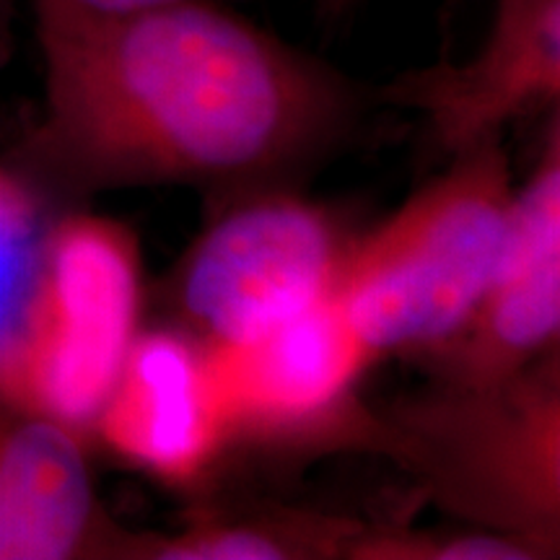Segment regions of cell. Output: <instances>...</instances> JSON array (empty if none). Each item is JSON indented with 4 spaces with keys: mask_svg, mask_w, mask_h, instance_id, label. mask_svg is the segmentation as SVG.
<instances>
[{
    "mask_svg": "<svg viewBox=\"0 0 560 560\" xmlns=\"http://www.w3.org/2000/svg\"><path fill=\"white\" fill-rule=\"evenodd\" d=\"M89 441L0 402V560H125L132 527L109 514Z\"/></svg>",
    "mask_w": 560,
    "mask_h": 560,
    "instance_id": "obj_10",
    "label": "cell"
},
{
    "mask_svg": "<svg viewBox=\"0 0 560 560\" xmlns=\"http://www.w3.org/2000/svg\"><path fill=\"white\" fill-rule=\"evenodd\" d=\"M13 21H16V5L13 0H0V68L13 55Z\"/></svg>",
    "mask_w": 560,
    "mask_h": 560,
    "instance_id": "obj_15",
    "label": "cell"
},
{
    "mask_svg": "<svg viewBox=\"0 0 560 560\" xmlns=\"http://www.w3.org/2000/svg\"><path fill=\"white\" fill-rule=\"evenodd\" d=\"M32 3L42 107L3 161L52 210L132 187H293L384 109L374 89L206 0Z\"/></svg>",
    "mask_w": 560,
    "mask_h": 560,
    "instance_id": "obj_1",
    "label": "cell"
},
{
    "mask_svg": "<svg viewBox=\"0 0 560 560\" xmlns=\"http://www.w3.org/2000/svg\"><path fill=\"white\" fill-rule=\"evenodd\" d=\"M560 122L552 112L540 156L516 182L506 236L486 289L459 330L420 359L441 384L509 380L558 350Z\"/></svg>",
    "mask_w": 560,
    "mask_h": 560,
    "instance_id": "obj_7",
    "label": "cell"
},
{
    "mask_svg": "<svg viewBox=\"0 0 560 560\" xmlns=\"http://www.w3.org/2000/svg\"><path fill=\"white\" fill-rule=\"evenodd\" d=\"M384 109L423 117L446 156L503 140L509 125L560 102V0H495L467 60L408 68L374 89Z\"/></svg>",
    "mask_w": 560,
    "mask_h": 560,
    "instance_id": "obj_8",
    "label": "cell"
},
{
    "mask_svg": "<svg viewBox=\"0 0 560 560\" xmlns=\"http://www.w3.org/2000/svg\"><path fill=\"white\" fill-rule=\"evenodd\" d=\"M143 280L130 226L81 206L55 210L0 335V402L89 441L143 330Z\"/></svg>",
    "mask_w": 560,
    "mask_h": 560,
    "instance_id": "obj_4",
    "label": "cell"
},
{
    "mask_svg": "<svg viewBox=\"0 0 560 560\" xmlns=\"http://www.w3.org/2000/svg\"><path fill=\"white\" fill-rule=\"evenodd\" d=\"M206 353L234 450L374 454L376 408L363 400L361 384L376 359L335 296Z\"/></svg>",
    "mask_w": 560,
    "mask_h": 560,
    "instance_id": "obj_6",
    "label": "cell"
},
{
    "mask_svg": "<svg viewBox=\"0 0 560 560\" xmlns=\"http://www.w3.org/2000/svg\"><path fill=\"white\" fill-rule=\"evenodd\" d=\"M353 236L293 187L234 195L170 280L174 327L200 346H234L332 299Z\"/></svg>",
    "mask_w": 560,
    "mask_h": 560,
    "instance_id": "obj_5",
    "label": "cell"
},
{
    "mask_svg": "<svg viewBox=\"0 0 560 560\" xmlns=\"http://www.w3.org/2000/svg\"><path fill=\"white\" fill-rule=\"evenodd\" d=\"M346 560H540L537 552L509 535L472 524L446 527L371 524L355 532Z\"/></svg>",
    "mask_w": 560,
    "mask_h": 560,
    "instance_id": "obj_12",
    "label": "cell"
},
{
    "mask_svg": "<svg viewBox=\"0 0 560 560\" xmlns=\"http://www.w3.org/2000/svg\"><path fill=\"white\" fill-rule=\"evenodd\" d=\"M89 444L174 490H198L234 450L208 353L179 327H143Z\"/></svg>",
    "mask_w": 560,
    "mask_h": 560,
    "instance_id": "obj_9",
    "label": "cell"
},
{
    "mask_svg": "<svg viewBox=\"0 0 560 560\" xmlns=\"http://www.w3.org/2000/svg\"><path fill=\"white\" fill-rule=\"evenodd\" d=\"M374 454L452 522L560 556L558 350L509 380L436 382L376 408Z\"/></svg>",
    "mask_w": 560,
    "mask_h": 560,
    "instance_id": "obj_2",
    "label": "cell"
},
{
    "mask_svg": "<svg viewBox=\"0 0 560 560\" xmlns=\"http://www.w3.org/2000/svg\"><path fill=\"white\" fill-rule=\"evenodd\" d=\"M361 527L299 506L198 509L170 532L132 529L125 560H346Z\"/></svg>",
    "mask_w": 560,
    "mask_h": 560,
    "instance_id": "obj_11",
    "label": "cell"
},
{
    "mask_svg": "<svg viewBox=\"0 0 560 560\" xmlns=\"http://www.w3.org/2000/svg\"><path fill=\"white\" fill-rule=\"evenodd\" d=\"M516 182L503 140L444 174L350 242L335 301L376 361L423 355L470 317L506 236Z\"/></svg>",
    "mask_w": 560,
    "mask_h": 560,
    "instance_id": "obj_3",
    "label": "cell"
},
{
    "mask_svg": "<svg viewBox=\"0 0 560 560\" xmlns=\"http://www.w3.org/2000/svg\"><path fill=\"white\" fill-rule=\"evenodd\" d=\"M363 0H317V9L325 19L338 21L342 16H348L350 11L359 9Z\"/></svg>",
    "mask_w": 560,
    "mask_h": 560,
    "instance_id": "obj_16",
    "label": "cell"
},
{
    "mask_svg": "<svg viewBox=\"0 0 560 560\" xmlns=\"http://www.w3.org/2000/svg\"><path fill=\"white\" fill-rule=\"evenodd\" d=\"M70 3L81 5L89 11H136V9H151V5H164V3H177V0H70Z\"/></svg>",
    "mask_w": 560,
    "mask_h": 560,
    "instance_id": "obj_14",
    "label": "cell"
},
{
    "mask_svg": "<svg viewBox=\"0 0 560 560\" xmlns=\"http://www.w3.org/2000/svg\"><path fill=\"white\" fill-rule=\"evenodd\" d=\"M52 213L30 182L0 161V335L30 283L42 231Z\"/></svg>",
    "mask_w": 560,
    "mask_h": 560,
    "instance_id": "obj_13",
    "label": "cell"
}]
</instances>
